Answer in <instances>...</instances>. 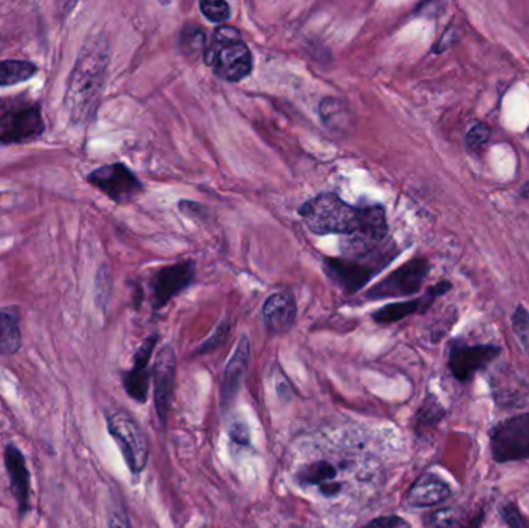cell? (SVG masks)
<instances>
[{
    "mask_svg": "<svg viewBox=\"0 0 529 528\" xmlns=\"http://www.w3.org/2000/svg\"><path fill=\"white\" fill-rule=\"evenodd\" d=\"M151 374L158 419L162 421V425H166L173 387H175V375H177V355L172 346H162L160 348L153 361Z\"/></svg>",
    "mask_w": 529,
    "mask_h": 528,
    "instance_id": "12",
    "label": "cell"
},
{
    "mask_svg": "<svg viewBox=\"0 0 529 528\" xmlns=\"http://www.w3.org/2000/svg\"><path fill=\"white\" fill-rule=\"evenodd\" d=\"M179 207L181 209V213L188 214L192 218H205V214L208 213L206 208L201 207L199 203L186 202V200H183V202L179 203Z\"/></svg>",
    "mask_w": 529,
    "mask_h": 528,
    "instance_id": "35",
    "label": "cell"
},
{
    "mask_svg": "<svg viewBox=\"0 0 529 528\" xmlns=\"http://www.w3.org/2000/svg\"><path fill=\"white\" fill-rule=\"evenodd\" d=\"M524 194H529V183L528 185L524 186Z\"/></svg>",
    "mask_w": 529,
    "mask_h": 528,
    "instance_id": "36",
    "label": "cell"
},
{
    "mask_svg": "<svg viewBox=\"0 0 529 528\" xmlns=\"http://www.w3.org/2000/svg\"><path fill=\"white\" fill-rule=\"evenodd\" d=\"M249 361H251V343L246 335L240 338L237 347L234 350L233 357L227 361L223 374L222 382V408L225 412L233 408L237 400L238 391L244 384L245 375L248 372Z\"/></svg>",
    "mask_w": 529,
    "mask_h": 528,
    "instance_id": "13",
    "label": "cell"
},
{
    "mask_svg": "<svg viewBox=\"0 0 529 528\" xmlns=\"http://www.w3.org/2000/svg\"><path fill=\"white\" fill-rule=\"evenodd\" d=\"M361 528H411V523L400 516H381Z\"/></svg>",
    "mask_w": 529,
    "mask_h": 528,
    "instance_id": "32",
    "label": "cell"
},
{
    "mask_svg": "<svg viewBox=\"0 0 529 528\" xmlns=\"http://www.w3.org/2000/svg\"><path fill=\"white\" fill-rule=\"evenodd\" d=\"M449 290H450V283H440L433 289L429 290V293L420 298V300L403 301V302L385 305L383 309H379L378 311H375L372 318L378 324H392V322L401 321L407 316L426 310L427 307L435 301V298L441 296Z\"/></svg>",
    "mask_w": 529,
    "mask_h": 528,
    "instance_id": "18",
    "label": "cell"
},
{
    "mask_svg": "<svg viewBox=\"0 0 529 528\" xmlns=\"http://www.w3.org/2000/svg\"><path fill=\"white\" fill-rule=\"evenodd\" d=\"M157 341L158 335L153 333L147 338L144 343L141 344L140 348L136 350L135 358H134V367L129 372H125V378H123L127 395L141 404L146 403L147 395H149L152 375L149 372V363H151Z\"/></svg>",
    "mask_w": 529,
    "mask_h": 528,
    "instance_id": "14",
    "label": "cell"
},
{
    "mask_svg": "<svg viewBox=\"0 0 529 528\" xmlns=\"http://www.w3.org/2000/svg\"><path fill=\"white\" fill-rule=\"evenodd\" d=\"M229 330H231V322H229V320H223V321L217 326L216 332L212 333L211 337L208 338L205 343L201 344L200 347L197 348L195 354H209L214 348L220 347V346L225 343L227 335H229Z\"/></svg>",
    "mask_w": 529,
    "mask_h": 528,
    "instance_id": "28",
    "label": "cell"
},
{
    "mask_svg": "<svg viewBox=\"0 0 529 528\" xmlns=\"http://www.w3.org/2000/svg\"><path fill=\"white\" fill-rule=\"evenodd\" d=\"M206 49L208 44H206L205 30L195 23H188L180 34L181 53L188 58H197V56L205 55Z\"/></svg>",
    "mask_w": 529,
    "mask_h": 528,
    "instance_id": "23",
    "label": "cell"
},
{
    "mask_svg": "<svg viewBox=\"0 0 529 528\" xmlns=\"http://www.w3.org/2000/svg\"><path fill=\"white\" fill-rule=\"evenodd\" d=\"M0 49H2V44H0Z\"/></svg>",
    "mask_w": 529,
    "mask_h": 528,
    "instance_id": "37",
    "label": "cell"
},
{
    "mask_svg": "<svg viewBox=\"0 0 529 528\" xmlns=\"http://www.w3.org/2000/svg\"><path fill=\"white\" fill-rule=\"evenodd\" d=\"M299 216L314 235L348 236L372 242L389 239V224L384 207H353L333 192H322L307 200L299 208Z\"/></svg>",
    "mask_w": 529,
    "mask_h": 528,
    "instance_id": "1",
    "label": "cell"
},
{
    "mask_svg": "<svg viewBox=\"0 0 529 528\" xmlns=\"http://www.w3.org/2000/svg\"><path fill=\"white\" fill-rule=\"evenodd\" d=\"M108 528H132L127 513L123 508H115L108 516Z\"/></svg>",
    "mask_w": 529,
    "mask_h": 528,
    "instance_id": "34",
    "label": "cell"
},
{
    "mask_svg": "<svg viewBox=\"0 0 529 528\" xmlns=\"http://www.w3.org/2000/svg\"><path fill=\"white\" fill-rule=\"evenodd\" d=\"M229 437L233 439V441L238 443V445H249V430L248 426L245 425L244 421L236 420L231 425H229Z\"/></svg>",
    "mask_w": 529,
    "mask_h": 528,
    "instance_id": "33",
    "label": "cell"
},
{
    "mask_svg": "<svg viewBox=\"0 0 529 528\" xmlns=\"http://www.w3.org/2000/svg\"><path fill=\"white\" fill-rule=\"evenodd\" d=\"M489 136H491V129L485 123H477L468 132L466 144L469 149H480L489 142Z\"/></svg>",
    "mask_w": 529,
    "mask_h": 528,
    "instance_id": "29",
    "label": "cell"
},
{
    "mask_svg": "<svg viewBox=\"0 0 529 528\" xmlns=\"http://www.w3.org/2000/svg\"><path fill=\"white\" fill-rule=\"evenodd\" d=\"M459 521V514L455 508H438L435 512L427 513L422 517V523L426 528H450Z\"/></svg>",
    "mask_w": 529,
    "mask_h": 528,
    "instance_id": "25",
    "label": "cell"
},
{
    "mask_svg": "<svg viewBox=\"0 0 529 528\" xmlns=\"http://www.w3.org/2000/svg\"><path fill=\"white\" fill-rule=\"evenodd\" d=\"M200 10L203 16L212 23H227V19L231 17V6L227 5V2L205 0L200 4Z\"/></svg>",
    "mask_w": 529,
    "mask_h": 528,
    "instance_id": "27",
    "label": "cell"
},
{
    "mask_svg": "<svg viewBox=\"0 0 529 528\" xmlns=\"http://www.w3.org/2000/svg\"><path fill=\"white\" fill-rule=\"evenodd\" d=\"M110 62V45L104 34L87 39L76 58L64 97V112L70 125H86L97 110Z\"/></svg>",
    "mask_w": 529,
    "mask_h": 528,
    "instance_id": "2",
    "label": "cell"
},
{
    "mask_svg": "<svg viewBox=\"0 0 529 528\" xmlns=\"http://www.w3.org/2000/svg\"><path fill=\"white\" fill-rule=\"evenodd\" d=\"M195 262L183 261L160 268L153 273L151 281L152 305L160 310L168 305L172 298L188 289L194 283Z\"/></svg>",
    "mask_w": 529,
    "mask_h": 528,
    "instance_id": "11",
    "label": "cell"
},
{
    "mask_svg": "<svg viewBox=\"0 0 529 528\" xmlns=\"http://www.w3.org/2000/svg\"><path fill=\"white\" fill-rule=\"evenodd\" d=\"M339 469L329 460H314L303 465L296 473V480L302 486H316L325 497H335L342 491V484L338 480Z\"/></svg>",
    "mask_w": 529,
    "mask_h": 528,
    "instance_id": "16",
    "label": "cell"
},
{
    "mask_svg": "<svg viewBox=\"0 0 529 528\" xmlns=\"http://www.w3.org/2000/svg\"><path fill=\"white\" fill-rule=\"evenodd\" d=\"M110 436L118 443L125 465L134 474H141L149 462V439L143 426L125 409H112L106 414Z\"/></svg>",
    "mask_w": 529,
    "mask_h": 528,
    "instance_id": "4",
    "label": "cell"
},
{
    "mask_svg": "<svg viewBox=\"0 0 529 528\" xmlns=\"http://www.w3.org/2000/svg\"><path fill=\"white\" fill-rule=\"evenodd\" d=\"M492 459L497 463L529 459V414L513 415L491 430Z\"/></svg>",
    "mask_w": 529,
    "mask_h": 528,
    "instance_id": "6",
    "label": "cell"
},
{
    "mask_svg": "<svg viewBox=\"0 0 529 528\" xmlns=\"http://www.w3.org/2000/svg\"><path fill=\"white\" fill-rule=\"evenodd\" d=\"M110 285H112L110 272L107 270V265H103L97 274V304H101L103 307L107 304L110 289H112Z\"/></svg>",
    "mask_w": 529,
    "mask_h": 528,
    "instance_id": "30",
    "label": "cell"
},
{
    "mask_svg": "<svg viewBox=\"0 0 529 528\" xmlns=\"http://www.w3.org/2000/svg\"><path fill=\"white\" fill-rule=\"evenodd\" d=\"M297 318L296 301L292 293L271 294L264 304V322L268 332L283 335L290 332Z\"/></svg>",
    "mask_w": 529,
    "mask_h": 528,
    "instance_id": "15",
    "label": "cell"
},
{
    "mask_svg": "<svg viewBox=\"0 0 529 528\" xmlns=\"http://www.w3.org/2000/svg\"><path fill=\"white\" fill-rule=\"evenodd\" d=\"M394 257H325V276L347 293H357L387 267Z\"/></svg>",
    "mask_w": 529,
    "mask_h": 528,
    "instance_id": "5",
    "label": "cell"
},
{
    "mask_svg": "<svg viewBox=\"0 0 529 528\" xmlns=\"http://www.w3.org/2000/svg\"><path fill=\"white\" fill-rule=\"evenodd\" d=\"M206 66L223 81L238 82L253 71V55L242 33L231 25H218L205 55Z\"/></svg>",
    "mask_w": 529,
    "mask_h": 528,
    "instance_id": "3",
    "label": "cell"
},
{
    "mask_svg": "<svg viewBox=\"0 0 529 528\" xmlns=\"http://www.w3.org/2000/svg\"><path fill=\"white\" fill-rule=\"evenodd\" d=\"M45 131L41 106L25 104L0 114V143L19 144L36 140Z\"/></svg>",
    "mask_w": 529,
    "mask_h": 528,
    "instance_id": "9",
    "label": "cell"
},
{
    "mask_svg": "<svg viewBox=\"0 0 529 528\" xmlns=\"http://www.w3.org/2000/svg\"><path fill=\"white\" fill-rule=\"evenodd\" d=\"M500 354L502 348L494 344H465L454 341L449 350V371L455 380L469 382L477 372L491 365Z\"/></svg>",
    "mask_w": 529,
    "mask_h": 528,
    "instance_id": "10",
    "label": "cell"
},
{
    "mask_svg": "<svg viewBox=\"0 0 529 528\" xmlns=\"http://www.w3.org/2000/svg\"><path fill=\"white\" fill-rule=\"evenodd\" d=\"M500 513H502L503 521L508 523L509 527L511 528H529V523H526V519H524V514L520 513L519 508L508 502V504H505L500 508Z\"/></svg>",
    "mask_w": 529,
    "mask_h": 528,
    "instance_id": "31",
    "label": "cell"
},
{
    "mask_svg": "<svg viewBox=\"0 0 529 528\" xmlns=\"http://www.w3.org/2000/svg\"><path fill=\"white\" fill-rule=\"evenodd\" d=\"M444 414H446V411L438 402L437 397L432 394L427 395L422 402V408L416 414V431L429 430V428L437 426L444 419Z\"/></svg>",
    "mask_w": 529,
    "mask_h": 528,
    "instance_id": "24",
    "label": "cell"
},
{
    "mask_svg": "<svg viewBox=\"0 0 529 528\" xmlns=\"http://www.w3.org/2000/svg\"><path fill=\"white\" fill-rule=\"evenodd\" d=\"M431 270L427 259H412L387 278L368 290L366 298L370 301L385 298H404L418 293Z\"/></svg>",
    "mask_w": 529,
    "mask_h": 528,
    "instance_id": "8",
    "label": "cell"
},
{
    "mask_svg": "<svg viewBox=\"0 0 529 528\" xmlns=\"http://www.w3.org/2000/svg\"><path fill=\"white\" fill-rule=\"evenodd\" d=\"M319 115L329 131L336 134H348L351 131V110L342 99L325 98L319 106Z\"/></svg>",
    "mask_w": 529,
    "mask_h": 528,
    "instance_id": "20",
    "label": "cell"
},
{
    "mask_svg": "<svg viewBox=\"0 0 529 528\" xmlns=\"http://www.w3.org/2000/svg\"><path fill=\"white\" fill-rule=\"evenodd\" d=\"M5 467L10 474L11 488L16 496L22 514L28 512L30 505V473H28L25 458L19 448L8 445L5 449Z\"/></svg>",
    "mask_w": 529,
    "mask_h": 528,
    "instance_id": "19",
    "label": "cell"
},
{
    "mask_svg": "<svg viewBox=\"0 0 529 528\" xmlns=\"http://www.w3.org/2000/svg\"><path fill=\"white\" fill-rule=\"evenodd\" d=\"M87 181L119 205L134 202L144 191V185L125 163L106 164L95 169Z\"/></svg>",
    "mask_w": 529,
    "mask_h": 528,
    "instance_id": "7",
    "label": "cell"
},
{
    "mask_svg": "<svg viewBox=\"0 0 529 528\" xmlns=\"http://www.w3.org/2000/svg\"><path fill=\"white\" fill-rule=\"evenodd\" d=\"M452 488L437 474H422L407 491L405 502L413 508H431L448 501Z\"/></svg>",
    "mask_w": 529,
    "mask_h": 528,
    "instance_id": "17",
    "label": "cell"
},
{
    "mask_svg": "<svg viewBox=\"0 0 529 528\" xmlns=\"http://www.w3.org/2000/svg\"><path fill=\"white\" fill-rule=\"evenodd\" d=\"M22 347L19 320L10 311L0 310V355L16 354Z\"/></svg>",
    "mask_w": 529,
    "mask_h": 528,
    "instance_id": "22",
    "label": "cell"
},
{
    "mask_svg": "<svg viewBox=\"0 0 529 528\" xmlns=\"http://www.w3.org/2000/svg\"><path fill=\"white\" fill-rule=\"evenodd\" d=\"M38 73V66L30 60H6L0 62V88L16 86L32 79Z\"/></svg>",
    "mask_w": 529,
    "mask_h": 528,
    "instance_id": "21",
    "label": "cell"
},
{
    "mask_svg": "<svg viewBox=\"0 0 529 528\" xmlns=\"http://www.w3.org/2000/svg\"><path fill=\"white\" fill-rule=\"evenodd\" d=\"M513 330L529 357V313L524 305H517L514 310Z\"/></svg>",
    "mask_w": 529,
    "mask_h": 528,
    "instance_id": "26",
    "label": "cell"
}]
</instances>
